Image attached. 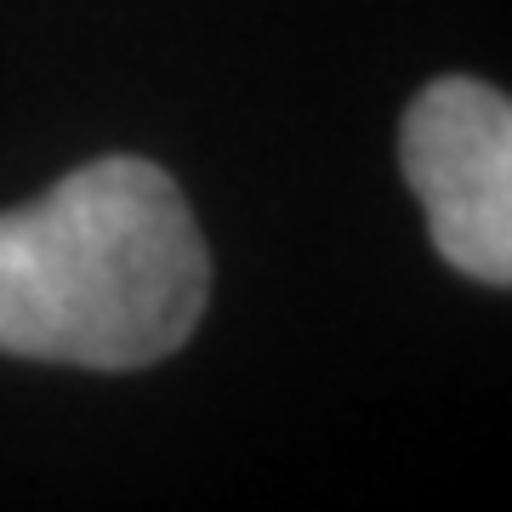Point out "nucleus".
Listing matches in <instances>:
<instances>
[{"mask_svg":"<svg viewBox=\"0 0 512 512\" xmlns=\"http://www.w3.org/2000/svg\"><path fill=\"white\" fill-rule=\"evenodd\" d=\"M205 296L200 222L148 160L109 154L0 211V353L143 370L194 336Z\"/></svg>","mask_w":512,"mask_h":512,"instance_id":"f257e3e1","label":"nucleus"},{"mask_svg":"<svg viewBox=\"0 0 512 512\" xmlns=\"http://www.w3.org/2000/svg\"><path fill=\"white\" fill-rule=\"evenodd\" d=\"M404 177L427 211L433 251L478 279H512V109L478 80H433L404 114Z\"/></svg>","mask_w":512,"mask_h":512,"instance_id":"f03ea898","label":"nucleus"}]
</instances>
